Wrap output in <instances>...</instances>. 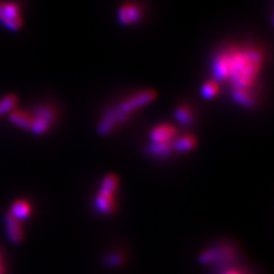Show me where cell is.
Masks as SVG:
<instances>
[{
  "label": "cell",
  "mask_w": 274,
  "mask_h": 274,
  "mask_svg": "<svg viewBox=\"0 0 274 274\" xmlns=\"http://www.w3.org/2000/svg\"><path fill=\"white\" fill-rule=\"evenodd\" d=\"M264 54L253 46L234 45L218 51L211 61L212 78L225 82L232 97L244 108L255 105L253 89L263 67Z\"/></svg>",
  "instance_id": "6da1fadb"
},
{
  "label": "cell",
  "mask_w": 274,
  "mask_h": 274,
  "mask_svg": "<svg viewBox=\"0 0 274 274\" xmlns=\"http://www.w3.org/2000/svg\"><path fill=\"white\" fill-rule=\"evenodd\" d=\"M155 99V94L152 90H142L127 99L121 101L113 109L107 110L98 126V132L101 135L109 134L118 124L125 123L131 114L145 107Z\"/></svg>",
  "instance_id": "7a4b0ae2"
},
{
  "label": "cell",
  "mask_w": 274,
  "mask_h": 274,
  "mask_svg": "<svg viewBox=\"0 0 274 274\" xmlns=\"http://www.w3.org/2000/svg\"><path fill=\"white\" fill-rule=\"evenodd\" d=\"M0 22L10 31L18 30L22 26L19 7L12 2L0 1Z\"/></svg>",
  "instance_id": "3957f363"
},
{
  "label": "cell",
  "mask_w": 274,
  "mask_h": 274,
  "mask_svg": "<svg viewBox=\"0 0 274 274\" xmlns=\"http://www.w3.org/2000/svg\"><path fill=\"white\" fill-rule=\"evenodd\" d=\"M142 8L134 2H127L120 6L118 19L122 26H134L142 18Z\"/></svg>",
  "instance_id": "277c9868"
},
{
  "label": "cell",
  "mask_w": 274,
  "mask_h": 274,
  "mask_svg": "<svg viewBox=\"0 0 274 274\" xmlns=\"http://www.w3.org/2000/svg\"><path fill=\"white\" fill-rule=\"evenodd\" d=\"M5 231L6 237L11 244H18L24 238V232H22L20 221L12 217L9 213L5 216Z\"/></svg>",
  "instance_id": "5b68a950"
},
{
  "label": "cell",
  "mask_w": 274,
  "mask_h": 274,
  "mask_svg": "<svg viewBox=\"0 0 274 274\" xmlns=\"http://www.w3.org/2000/svg\"><path fill=\"white\" fill-rule=\"evenodd\" d=\"M176 129L170 124H161L154 127L150 133L151 142H172L176 136Z\"/></svg>",
  "instance_id": "8992f818"
},
{
  "label": "cell",
  "mask_w": 274,
  "mask_h": 274,
  "mask_svg": "<svg viewBox=\"0 0 274 274\" xmlns=\"http://www.w3.org/2000/svg\"><path fill=\"white\" fill-rule=\"evenodd\" d=\"M9 214L18 221H24L31 215L30 204L24 200H18L12 204Z\"/></svg>",
  "instance_id": "52a82bcc"
},
{
  "label": "cell",
  "mask_w": 274,
  "mask_h": 274,
  "mask_svg": "<svg viewBox=\"0 0 274 274\" xmlns=\"http://www.w3.org/2000/svg\"><path fill=\"white\" fill-rule=\"evenodd\" d=\"M118 178L114 175H108L102 181V184L100 186V190L98 194L114 197L117 188H118Z\"/></svg>",
  "instance_id": "ba28073f"
},
{
  "label": "cell",
  "mask_w": 274,
  "mask_h": 274,
  "mask_svg": "<svg viewBox=\"0 0 274 274\" xmlns=\"http://www.w3.org/2000/svg\"><path fill=\"white\" fill-rule=\"evenodd\" d=\"M173 142H151L147 147V152L155 157H167L173 152Z\"/></svg>",
  "instance_id": "9c48e42d"
},
{
  "label": "cell",
  "mask_w": 274,
  "mask_h": 274,
  "mask_svg": "<svg viewBox=\"0 0 274 274\" xmlns=\"http://www.w3.org/2000/svg\"><path fill=\"white\" fill-rule=\"evenodd\" d=\"M9 121L14 125L22 129H30L33 118L27 114L26 112L22 111H12L9 116Z\"/></svg>",
  "instance_id": "30bf717a"
},
{
  "label": "cell",
  "mask_w": 274,
  "mask_h": 274,
  "mask_svg": "<svg viewBox=\"0 0 274 274\" xmlns=\"http://www.w3.org/2000/svg\"><path fill=\"white\" fill-rule=\"evenodd\" d=\"M95 205L98 212L102 214H111L114 211V207H115V202H114V197L98 194Z\"/></svg>",
  "instance_id": "8fae6325"
},
{
  "label": "cell",
  "mask_w": 274,
  "mask_h": 274,
  "mask_svg": "<svg viewBox=\"0 0 274 274\" xmlns=\"http://www.w3.org/2000/svg\"><path fill=\"white\" fill-rule=\"evenodd\" d=\"M173 150L178 152H187L196 146V139L191 135L182 136L173 142Z\"/></svg>",
  "instance_id": "7c38bea8"
},
{
  "label": "cell",
  "mask_w": 274,
  "mask_h": 274,
  "mask_svg": "<svg viewBox=\"0 0 274 274\" xmlns=\"http://www.w3.org/2000/svg\"><path fill=\"white\" fill-rule=\"evenodd\" d=\"M224 253V250L218 248V247H213L210 249H207L206 251L200 255L199 261L202 264H210L216 262Z\"/></svg>",
  "instance_id": "4fadbf2b"
},
{
  "label": "cell",
  "mask_w": 274,
  "mask_h": 274,
  "mask_svg": "<svg viewBox=\"0 0 274 274\" xmlns=\"http://www.w3.org/2000/svg\"><path fill=\"white\" fill-rule=\"evenodd\" d=\"M219 89V82L212 78L203 83L201 87V96L206 100H212L218 95Z\"/></svg>",
  "instance_id": "5bb4252c"
},
{
  "label": "cell",
  "mask_w": 274,
  "mask_h": 274,
  "mask_svg": "<svg viewBox=\"0 0 274 274\" xmlns=\"http://www.w3.org/2000/svg\"><path fill=\"white\" fill-rule=\"evenodd\" d=\"M175 116L177 121L184 126H189L193 122L192 112L190 111V109H188V107L185 106L177 108L175 112Z\"/></svg>",
  "instance_id": "9a60e30c"
},
{
  "label": "cell",
  "mask_w": 274,
  "mask_h": 274,
  "mask_svg": "<svg viewBox=\"0 0 274 274\" xmlns=\"http://www.w3.org/2000/svg\"><path fill=\"white\" fill-rule=\"evenodd\" d=\"M51 122L49 121H46L44 119H41V118H35L33 119V122H32V125H31V128L30 130L34 133V134H37V135H40V134H43L45 132H47L49 129H50V126H51Z\"/></svg>",
  "instance_id": "2e32d148"
},
{
  "label": "cell",
  "mask_w": 274,
  "mask_h": 274,
  "mask_svg": "<svg viewBox=\"0 0 274 274\" xmlns=\"http://www.w3.org/2000/svg\"><path fill=\"white\" fill-rule=\"evenodd\" d=\"M35 116L37 118H41L44 119L46 121L49 122H53L55 119V112L53 109L49 108V107H39L35 109Z\"/></svg>",
  "instance_id": "e0dca14e"
},
{
  "label": "cell",
  "mask_w": 274,
  "mask_h": 274,
  "mask_svg": "<svg viewBox=\"0 0 274 274\" xmlns=\"http://www.w3.org/2000/svg\"><path fill=\"white\" fill-rule=\"evenodd\" d=\"M16 102H17L16 98L11 95L3 98L1 101H0V115H1V114L11 112L14 109Z\"/></svg>",
  "instance_id": "ac0fdd59"
},
{
  "label": "cell",
  "mask_w": 274,
  "mask_h": 274,
  "mask_svg": "<svg viewBox=\"0 0 274 274\" xmlns=\"http://www.w3.org/2000/svg\"><path fill=\"white\" fill-rule=\"evenodd\" d=\"M122 257L121 255H118L116 253H113V254H110L108 256H106L105 258V264L110 266V267H116V266H119L121 263H122Z\"/></svg>",
  "instance_id": "d6986e66"
},
{
  "label": "cell",
  "mask_w": 274,
  "mask_h": 274,
  "mask_svg": "<svg viewBox=\"0 0 274 274\" xmlns=\"http://www.w3.org/2000/svg\"><path fill=\"white\" fill-rule=\"evenodd\" d=\"M223 274H241L240 272H238V271H234V270H231V271H226L225 273H223Z\"/></svg>",
  "instance_id": "ffe728a7"
},
{
  "label": "cell",
  "mask_w": 274,
  "mask_h": 274,
  "mask_svg": "<svg viewBox=\"0 0 274 274\" xmlns=\"http://www.w3.org/2000/svg\"><path fill=\"white\" fill-rule=\"evenodd\" d=\"M0 274H3V267L1 264H0Z\"/></svg>",
  "instance_id": "44dd1931"
}]
</instances>
